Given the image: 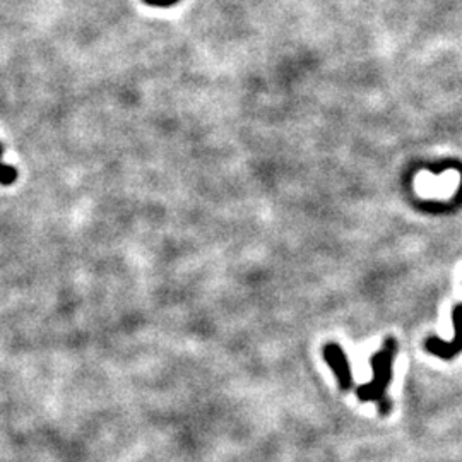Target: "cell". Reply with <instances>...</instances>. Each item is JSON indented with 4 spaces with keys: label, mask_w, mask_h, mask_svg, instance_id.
I'll use <instances>...</instances> for the list:
<instances>
[{
    "label": "cell",
    "mask_w": 462,
    "mask_h": 462,
    "mask_svg": "<svg viewBox=\"0 0 462 462\" xmlns=\"http://www.w3.org/2000/svg\"><path fill=\"white\" fill-rule=\"evenodd\" d=\"M398 347L399 345L394 337L383 339L382 347L370 358L374 380L365 383V386L357 387V398L362 403H370V400L377 403L379 412L382 416H387L392 411V400L387 395V389L391 386L392 363H394Z\"/></svg>",
    "instance_id": "1"
},
{
    "label": "cell",
    "mask_w": 462,
    "mask_h": 462,
    "mask_svg": "<svg viewBox=\"0 0 462 462\" xmlns=\"http://www.w3.org/2000/svg\"><path fill=\"white\" fill-rule=\"evenodd\" d=\"M452 322L454 329H456V336H454L452 341L445 342L437 336H430L425 341V350L433 357L452 359L462 353V304L456 305V308L452 310Z\"/></svg>",
    "instance_id": "2"
},
{
    "label": "cell",
    "mask_w": 462,
    "mask_h": 462,
    "mask_svg": "<svg viewBox=\"0 0 462 462\" xmlns=\"http://www.w3.org/2000/svg\"><path fill=\"white\" fill-rule=\"evenodd\" d=\"M324 359L336 375L339 389L342 392L350 391L353 387V375H351V366L345 350L337 342H329L324 346Z\"/></svg>",
    "instance_id": "3"
},
{
    "label": "cell",
    "mask_w": 462,
    "mask_h": 462,
    "mask_svg": "<svg viewBox=\"0 0 462 462\" xmlns=\"http://www.w3.org/2000/svg\"><path fill=\"white\" fill-rule=\"evenodd\" d=\"M4 144H0V185H12L18 180V170L2 163Z\"/></svg>",
    "instance_id": "4"
},
{
    "label": "cell",
    "mask_w": 462,
    "mask_h": 462,
    "mask_svg": "<svg viewBox=\"0 0 462 462\" xmlns=\"http://www.w3.org/2000/svg\"><path fill=\"white\" fill-rule=\"evenodd\" d=\"M177 2H180V0H144V4L153 7H171Z\"/></svg>",
    "instance_id": "5"
}]
</instances>
